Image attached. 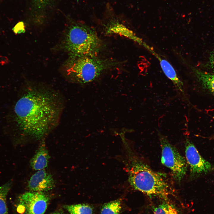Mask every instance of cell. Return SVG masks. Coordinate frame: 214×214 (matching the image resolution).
Returning a JSON list of instances; mask_svg holds the SVG:
<instances>
[{
    "mask_svg": "<svg viewBox=\"0 0 214 214\" xmlns=\"http://www.w3.org/2000/svg\"><path fill=\"white\" fill-rule=\"evenodd\" d=\"M63 103L61 96L52 88L42 85H29L14 108V120L19 135L42 139L57 126Z\"/></svg>",
    "mask_w": 214,
    "mask_h": 214,
    "instance_id": "1",
    "label": "cell"
},
{
    "mask_svg": "<svg viewBox=\"0 0 214 214\" xmlns=\"http://www.w3.org/2000/svg\"><path fill=\"white\" fill-rule=\"evenodd\" d=\"M123 141L126 153L125 167L130 186L150 197L167 200L171 192L165 176L151 169L135 154L126 140Z\"/></svg>",
    "mask_w": 214,
    "mask_h": 214,
    "instance_id": "2",
    "label": "cell"
},
{
    "mask_svg": "<svg viewBox=\"0 0 214 214\" xmlns=\"http://www.w3.org/2000/svg\"><path fill=\"white\" fill-rule=\"evenodd\" d=\"M113 64L95 56H70L63 67L65 76L75 83L86 84L97 79Z\"/></svg>",
    "mask_w": 214,
    "mask_h": 214,
    "instance_id": "3",
    "label": "cell"
},
{
    "mask_svg": "<svg viewBox=\"0 0 214 214\" xmlns=\"http://www.w3.org/2000/svg\"><path fill=\"white\" fill-rule=\"evenodd\" d=\"M101 42L92 29L78 23H73L67 28L62 41L64 49L70 56H95L100 50Z\"/></svg>",
    "mask_w": 214,
    "mask_h": 214,
    "instance_id": "4",
    "label": "cell"
},
{
    "mask_svg": "<svg viewBox=\"0 0 214 214\" xmlns=\"http://www.w3.org/2000/svg\"><path fill=\"white\" fill-rule=\"evenodd\" d=\"M161 148V162L169 169L174 179L180 182L187 170L186 160L164 136L158 133Z\"/></svg>",
    "mask_w": 214,
    "mask_h": 214,
    "instance_id": "5",
    "label": "cell"
},
{
    "mask_svg": "<svg viewBox=\"0 0 214 214\" xmlns=\"http://www.w3.org/2000/svg\"><path fill=\"white\" fill-rule=\"evenodd\" d=\"M17 209L23 214H44L49 201L44 192L28 191L18 197Z\"/></svg>",
    "mask_w": 214,
    "mask_h": 214,
    "instance_id": "6",
    "label": "cell"
},
{
    "mask_svg": "<svg viewBox=\"0 0 214 214\" xmlns=\"http://www.w3.org/2000/svg\"><path fill=\"white\" fill-rule=\"evenodd\" d=\"M185 152L190 169V179L197 178L214 170V166L201 156L193 143L188 139L185 142Z\"/></svg>",
    "mask_w": 214,
    "mask_h": 214,
    "instance_id": "7",
    "label": "cell"
},
{
    "mask_svg": "<svg viewBox=\"0 0 214 214\" xmlns=\"http://www.w3.org/2000/svg\"><path fill=\"white\" fill-rule=\"evenodd\" d=\"M55 185L51 174L44 169L37 171L31 176L28 186L31 191L44 193L52 190Z\"/></svg>",
    "mask_w": 214,
    "mask_h": 214,
    "instance_id": "8",
    "label": "cell"
},
{
    "mask_svg": "<svg viewBox=\"0 0 214 214\" xmlns=\"http://www.w3.org/2000/svg\"><path fill=\"white\" fill-rule=\"evenodd\" d=\"M144 47L149 51L158 59L164 74L172 82L177 89L183 95L184 94L183 83L179 78L171 64L167 60L161 57L151 47L147 44Z\"/></svg>",
    "mask_w": 214,
    "mask_h": 214,
    "instance_id": "9",
    "label": "cell"
},
{
    "mask_svg": "<svg viewBox=\"0 0 214 214\" xmlns=\"http://www.w3.org/2000/svg\"><path fill=\"white\" fill-rule=\"evenodd\" d=\"M50 158L45 142L43 141L31 160L30 166L32 169L36 171L45 169L48 166Z\"/></svg>",
    "mask_w": 214,
    "mask_h": 214,
    "instance_id": "10",
    "label": "cell"
},
{
    "mask_svg": "<svg viewBox=\"0 0 214 214\" xmlns=\"http://www.w3.org/2000/svg\"><path fill=\"white\" fill-rule=\"evenodd\" d=\"M194 71L202 89L214 95V74L196 69H194Z\"/></svg>",
    "mask_w": 214,
    "mask_h": 214,
    "instance_id": "11",
    "label": "cell"
},
{
    "mask_svg": "<svg viewBox=\"0 0 214 214\" xmlns=\"http://www.w3.org/2000/svg\"><path fill=\"white\" fill-rule=\"evenodd\" d=\"M107 31L110 33L116 34L126 37L141 45L144 43L132 31L121 23H115L111 25L108 28Z\"/></svg>",
    "mask_w": 214,
    "mask_h": 214,
    "instance_id": "12",
    "label": "cell"
},
{
    "mask_svg": "<svg viewBox=\"0 0 214 214\" xmlns=\"http://www.w3.org/2000/svg\"><path fill=\"white\" fill-rule=\"evenodd\" d=\"M12 185V181L10 180L0 186V214H7L8 213L7 197Z\"/></svg>",
    "mask_w": 214,
    "mask_h": 214,
    "instance_id": "13",
    "label": "cell"
},
{
    "mask_svg": "<svg viewBox=\"0 0 214 214\" xmlns=\"http://www.w3.org/2000/svg\"><path fill=\"white\" fill-rule=\"evenodd\" d=\"M152 209L154 214H179L176 207L167 200H164Z\"/></svg>",
    "mask_w": 214,
    "mask_h": 214,
    "instance_id": "14",
    "label": "cell"
},
{
    "mask_svg": "<svg viewBox=\"0 0 214 214\" xmlns=\"http://www.w3.org/2000/svg\"><path fill=\"white\" fill-rule=\"evenodd\" d=\"M64 207L70 214H93L92 208L85 204L66 205Z\"/></svg>",
    "mask_w": 214,
    "mask_h": 214,
    "instance_id": "15",
    "label": "cell"
},
{
    "mask_svg": "<svg viewBox=\"0 0 214 214\" xmlns=\"http://www.w3.org/2000/svg\"><path fill=\"white\" fill-rule=\"evenodd\" d=\"M121 202L117 199L105 204L102 207L100 214H119L121 210Z\"/></svg>",
    "mask_w": 214,
    "mask_h": 214,
    "instance_id": "16",
    "label": "cell"
},
{
    "mask_svg": "<svg viewBox=\"0 0 214 214\" xmlns=\"http://www.w3.org/2000/svg\"><path fill=\"white\" fill-rule=\"evenodd\" d=\"M33 6L37 10L41 11L45 9L52 0H31Z\"/></svg>",
    "mask_w": 214,
    "mask_h": 214,
    "instance_id": "17",
    "label": "cell"
},
{
    "mask_svg": "<svg viewBox=\"0 0 214 214\" xmlns=\"http://www.w3.org/2000/svg\"><path fill=\"white\" fill-rule=\"evenodd\" d=\"M23 23L22 22H20L18 23L12 30L15 33H20L23 31Z\"/></svg>",
    "mask_w": 214,
    "mask_h": 214,
    "instance_id": "18",
    "label": "cell"
},
{
    "mask_svg": "<svg viewBox=\"0 0 214 214\" xmlns=\"http://www.w3.org/2000/svg\"><path fill=\"white\" fill-rule=\"evenodd\" d=\"M208 64L211 68L214 69V49L210 54L209 58Z\"/></svg>",
    "mask_w": 214,
    "mask_h": 214,
    "instance_id": "19",
    "label": "cell"
},
{
    "mask_svg": "<svg viewBox=\"0 0 214 214\" xmlns=\"http://www.w3.org/2000/svg\"><path fill=\"white\" fill-rule=\"evenodd\" d=\"M209 138L210 140H214V133L210 136Z\"/></svg>",
    "mask_w": 214,
    "mask_h": 214,
    "instance_id": "20",
    "label": "cell"
},
{
    "mask_svg": "<svg viewBox=\"0 0 214 214\" xmlns=\"http://www.w3.org/2000/svg\"><path fill=\"white\" fill-rule=\"evenodd\" d=\"M51 214H65L61 212H56L53 213Z\"/></svg>",
    "mask_w": 214,
    "mask_h": 214,
    "instance_id": "21",
    "label": "cell"
}]
</instances>
